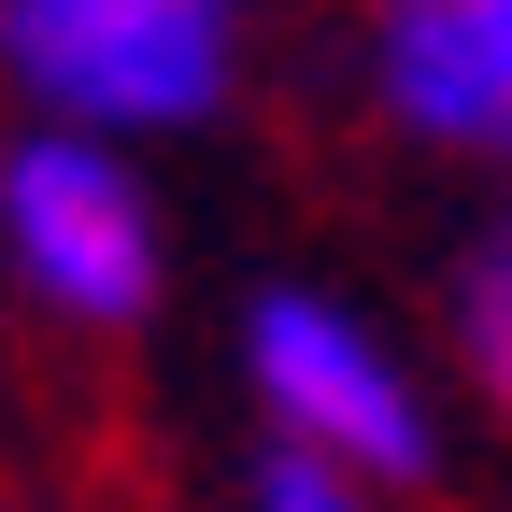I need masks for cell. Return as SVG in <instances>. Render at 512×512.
<instances>
[{"instance_id":"6da1fadb","label":"cell","mask_w":512,"mask_h":512,"mask_svg":"<svg viewBox=\"0 0 512 512\" xmlns=\"http://www.w3.org/2000/svg\"><path fill=\"white\" fill-rule=\"evenodd\" d=\"M228 399H242V456H285L328 484L441 498L456 470V384H441L427 328H399L328 271H256L228 299Z\"/></svg>"},{"instance_id":"7a4b0ae2","label":"cell","mask_w":512,"mask_h":512,"mask_svg":"<svg viewBox=\"0 0 512 512\" xmlns=\"http://www.w3.org/2000/svg\"><path fill=\"white\" fill-rule=\"evenodd\" d=\"M285 0H0L15 128H72L114 157H171L271 86Z\"/></svg>"},{"instance_id":"3957f363","label":"cell","mask_w":512,"mask_h":512,"mask_svg":"<svg viewBox=\"0 0 512 512\" xmlns=\"http://www.w3.org/2000/svg\"><path fill=\"white\" fill-rule=\"evenodd\" d=\"M185 299V228L157 157L72 143V128H0V328L57 356H128Z\"/></svg>"},{"instance_id":"277c9868","label":"cell","mask_w":512,"mask_h":512,"mask_svg":"<svg viewBox=\"0 0 512 512\" xmlns=\"http://www.w3.org/2000/svg\"><path fill=\"white\" fill-rule=\"evenodd\" d=\"M328 86L384 157L441 185H512V0H342Z\"/></svg>"},{"instance_id":"5b68a950","label":"cell","mask_w":512,"mask_h":512,"mask_svg":"<svg viewBox=\"0 0 512 512\" xmlns=\"http://www.w3.org/2000/svg\"><path fill=\"white\" fill-rule=\"evenodd\" d=\"M427 356L456 384V413H484V441H512V185H484V200L441 228Z\"/></svg>"},{"instance_id":"8992f818","label":"cell","mask_w":512,"mask_h":512,"mask_svg":"<svg viewBox=\"0 0 512 512\" xmlns=\"http://www.w3.org/2000/svg\"><path fill=\"white\" fill-rule=\"evenodd\" d=\"M228 512H441V498H399V484H328V470H285V456H242Z\"/></svg>"},{"instance_id":"52a82bcc","label":"cell","mask_w":512,"mask_h":512,"mask_svg":"<svg viewBox=\"0 0 512 512\" xmlns=\"http://www.w3.org/2000/svg\"><path fill=\"white\" fill-rule=\"evenodd\" d=\"M0 427H15V328H0Z\"/></svg>"},{"instance_id":"ba28073f","label":"cell","mask_w":512,"mask_h":512,"mask_svg":"<svg viewBox=\"0 0 512 512\" xmlns=\"http://www.w3.org/2000/svg\"><path fill=\"white\" fill-rule=\"evenodd\" d=\"M0 512H57V498H0Z\"/></svg>"}]
</instances>
